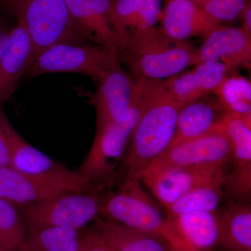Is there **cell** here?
Listing matches in <instances>:
<instances>
[{"instance_id": "cell-4", "label": "cell", "mask_w": 251, "mask_h": 251, "mask_svg": "<svg viewBox=\"0 0 251 251\" xmlns=\"http://www.w3.org/2000/svg\"><path fill=\"white\" fill-rule=\"evenodd\" d=\"M16 17L30 39L33 60L57 44H89L65 0H22Z\"/></svg>"}, {"instance_id": "cell-30", "label": "cell", "mask_w": 251, "mask_h": 251, "mask_svg": "<svg viewBox=\"0 0 251 251\" xmlns=\"http://www.w3.org/2000/svg\"><path fill=\"white\" fill-rule=\"evenodd\" d=\"M11 18L16 17L0 10V59L9 44L10 36L16 24L11 23Z\"/></svg>"}, {"instance_id": "cell-24", "label": "cell", "mask_w": 251, "mask_h": 251, "mask_svg": "<svg viewBox=\"0 0 251 251\" xmlns=\"http://www.w3.org/2000/svg\"><path fill=\"white\" fill-rule=\"evenodd\" d=\"M82 232L66 227H48L26 236L17 251H78Z\"/></svg>"}, {"instance_id": "cell-17", "label": "cell", "mask_w": 251, "mask_h": 251, "mask_svg": "<svg viewBox=\"0 0 251 251\" xmlns=\"http://www.w3.org/2000/svg\"><path fill=\"white\" fill-rule=\"evenodd\" d=\"M200 99L180 109L174 138L168 148L208 134L224 118L226 113L217 99Z\"/></svg>"}, {"instance_id": "cell-3", "label": "cell", "mask_w": 251, "mask_h": 251, "mask_svg": "<svg viewBox=\"0 0 251 251\" xmlns=\"http://www.w3.org/2000/svg\"><path fill=\"white\" fill-rule=\"evenodd\" d=\"M183 105L170 99L162 90L144 112L135 127L121 168L124 179H140L144 172L166 151L176 131Z\"/></svg>"}, {"instance_id": "cell-1", "label": "cell", "mask_w": 251, "mask_h": 251, "mask_svg": "<svg viewBox=\"0 0 251 251\" xmlns=\"http://www.w3.org/2000/svg\"><path fill=\"white\" fill-rule=\"evenodd\" d=\"M134 98L125 121L99 127L80 171L92 181L108 184L118 175L126 150L144 112L161 90L160 80L136 78Z\"/></svg>"}, {"instance_id": "cell-8", "label": "cell", "mask_w": 251, "mask_h": 251, "mask_svg": "<svg viewBox=\"0 0 251 251\" xmlns=\"http://www.w3.org/2000/svg\"><path fill=\"white\" fill-rule=\"evenodd\" d=\"M120 62L117 52L95 44H62L39 54L26 75L36 77L50 73L83 74L97 82Z\"/></svg>"}, {"instance_id": "cell-21", "label": "cell", "mask_w": 251, "mask_h": 251, "mask_svg": "<svg viewBox=\"0 0 251 251\" xmlns=\"http://www.w3.org/2000/svg\"><path fill=\"white\" fill-rule=\"evenodd\" d=\"M221 126L228 138L231 149L232 170L229 176L234 178L251 176V118L226 114Z\"/></svg>"}, {"instance_id": "cell-2", "label": "cell", "mask_w": 251, "mask_h": 251, "mask_svg": "<svg viewBox=\"0 0 251 251\" xmlns=\"http://www.w3.org/2000/svg\"><path fill=\"white\" fill-rule=\"evenodd\" d=\"M117 54L136 78H169L196 64V48L186 41L173 40L155 26L127 34Z\"/></svg>"}, {"instance_id": "cell-22", "label": "cell", "mask_w": 251, "mask_h": 251, "mask_svg": "<svg viewBox=\"0 0 251 251\" xmlns=\"http://www.w3.org/2000/svg\"><path fill=\"white\" fill-rule=\"evenodd\" d=\"M222 219L219 246L229 251H251V207L249 202H230Z\"/></svg>"}, {"instance_id": "cell-6", "label": "cell", "mask_w": 251, "mask_h": 251, "mask_svg": "<svg viewBox=\"0 0 251 251\" xmlns=\"http://www.w3.org/2000/svg\"><path fill=\"white\" fill-rule=\"evenodd\" d=\"M100 216L166 240L167 216L143 189L140 179L122 181L117 191L102 196Z\"/></svg>"}, {"instance_id": "cell-11", "label": "cell", "mask_w": 251, "mask_h": 251, "mask_svg": "<svg viewBox=\"0 0 251 251\" xmlns=\"http://www.w3.org/2000/svg\"><path fill=\"white\" fill-rule=\"evenodd\" d=\"M221 237L222 219L218 211L167 216L166 240L173 251H212Z\"/></svg>"}, {"instance_id": "cell-20", "label": "cell", "mask_w": 251, "mask_h": 251, "mask_svg": "<svg viewBox=\"0 0 251 251\" xmlns=\"http://www.w3.org/2000/svg\"><path fill=\"white\" fill-rule=\"evenodd\" d=\"M112 21L118 40L133 31L153 27L161 18V0H112ZM118 49V47H117Z\"/></svg>"}, {"instance_id": "cell-33", "label": "cell", "mask_w": 251, "mask_h": 251, "mask_svg": "<svg viewBox=\"0 0 251 251\" xmlns=\"http://www.w3.org/2000/svg\"><path fill=\"white\" fill-rule=\"evenodd\" d=\"M22 0H0V10L16 17Z\"/></svg>"}, {"instance_id": "cell-10", "label": "cell", "mask_w": 251, "mask_h": 251, "mask_svg": "<svg viewBox=\"0 0 251 251\" xmlns=\"http://www.w3.org/2000/svg\"><path fill=\"white\" fill-rule=\"evenodd\" d=\"M226 168H171L147 170L140 181L165 209L202 185L226 179Z\"/></svg>"}, {"instance_id": "cell-14", "label": "cell", "mask_w": 251, "mask_h": 251, "mask_svg": "<svg viewBox=\"0 0 251 251\" xmlns=\"http://www.w3.org/2000/svg\"><path fill=\"white\" fill-rule=\"evenodd\" d=\"M88 42L117 52L118 40L112 21V0H65Z\"/></svg>"}, {"instance_id": "cell-35", "label": "cell", "mask_w": 251, "mask_h": 251, "mask_svg": "<svg viewBox=\"0 0 251 251\" xmlns=\"http://www.w3.org/2000/svg\"><path fill=\"white\" fill-rule=\"evenodd\" d=\"M100 240H101V239H100ZM101 242H102V243H103L104 250H105V251H112L111 250H110V249H109V248L108 247H107L106 245H105V244H104V242H103V241L101 240Z\"/></svg>"}, {"instance_id": "cell-5", "label": "cell", "mask_w": 251, "mask_h": 251, "mask_svg": "<svg viewBox=\"0 0 251 251\" xmlns=\"http://www.w3.org/2000/svg\"><path fill=\"white\" fill-rule=\"evenodd\" d=\"M92 184L80 171L68 168L44 174L0 168V198L14 204L42 202L66 193L85 192Z\"/></svg>"}, {"instance_id": "cell-18", "label": "cell", "mask_w": 251, "mask_h": 251, "mask_svg": "<svg viewBox=\"0 0 251 251\" xmlns=\"http://www.w3.org/2000/svg\"><path fill=\"white\" fill-rule=\"evenodd\" d=\"M0 126L9 148L11 168L30 174H44L67 168L28 143L15 129L1 106Z\"/></svg>"}, {"instance_id": "cell-27", "label": "cell", "mask_w": 251, "mask_h": 251, "mask_svg": "<svg viewBox=\"0 0 251 251\" xmlns=\"http://www.w3.org/2000/svg\"><path fill=\"white\" fill-rule=\"evenodd\" d=\"M162 90L172 100L183 106L203 98L192 71L161 80Z\"/></svg>"}, {"instance_id": "cell-13", "label": "cell", "mask_w": 251, "mask_h": 251, "mask_svg": "<svg viewBox=\"0 0 251 251\" xmlns=\"http://www.w3.org/2000/svg\"><path fill=\"white\" fill-rule=\"evenodd\" d=\"M202 45L196 49V64L219 61L233 70L239 67H250L251 35L243 28L218 25L205 36Z\"/></svg>"}, {"instance_id": "cell-16", "label": "cell", "mask_w": 251, "mask_h": 251, "mask_svg": "<svg viewBox=\"0 0 251 251\" xmlns=\"http://www.w3.org/2000/svg\"><path fill=\"white\" fill-rule=\"evenodd\" d=\"M32 62L30 39L23 21L16 17L9 44L0 59V106L14 93Z\"/></svg>"}, {"instance_id": "cell-9", "label": "cell", "mask_w": 251, "mask_h": 251, "mask_svg": "<svg viewBox=\"0 0 251 251\" xmlns=\"http://www.w3.org/2000/svg\"><path fill=\"white\" fill-rule=\"evenodd\" d=\"M230 162V145L220 122L208 134L168 148L147 170L171 167L226 168Z\"/></svg>"}, {"instance_id": "cell-7", "label": "cell", "mask_w": 251, "mask_h": 251, "mask_svg": "<svg viewBox=\"0 0 251 251\" xmlns=\"http://www.w3.org/2000/svg\"><path fill=\"white\" fill-rule=\"evenodd\" d=\"M101 197L98 192H71L28 204L23 218L27 234L48 227L81 230L99 218Z\"/></svg>"}, {"instance_id": "cell-28", "label": "cell", "mask_w": 251, "mask_h": 251, "mask_svg": "<svg viewBox=\"0 0 251 251\" xmlns=\"http://www.w3.org/2000/svg\"><path fill=\"white\" fill-rule=\"evenodd\" d=\"M195 67L193 75L203 97L214 92L232 71L227 64L219 61H205Z\"/></svg>"}, {"instance_id": "cell-32", "label": "cell", "mask_w": 251, "mask_h": 251, "mask_svg": "<svg viewBox=\"0 0 251 251\" xmlns=\"http://www.w3.org/2000/svg\"><path fill=\"white\" fill-rule=\"evenodd\" d=\"M10 166H11V162H10L9 148L5 139L4 133L0 126V168L10 167Z\"/></svg>"}, {"instance_id": "cell-34", "label": "cell", "mask_w": 251, "mask_h": 251, "mask_svg": "<svg viewBox=\"0 0 251 251\" xmlns=\"http://www.w3.org/2000/svg\"><path fill=\"white\" fill-rule=\"evenodd\" d=\"M243 15V29L251 35V3L247 4L240 15Z\"/></svg>"}, {"instance_id": "cell-19", "label": "cell", "mask_w": 251, "mask_h": 251, "mask_svg": "<svg viewBox=\"0 0 251 251\" xmlns=\"http://www.w3.org/2000/svg\"><path fill=\"white\" fill-rule=\"evenodd\" d=\"M93 231L112 251H173L163 238L98 218Z\"/></svg>"}, {"instance_id": "cell-12", "label": "cell", "mask_w": 251, "mask_h": 251, "mask_svg": "<svg viewBox=\"0 0 251 251\" xmlns=\"http://www.w3.org/2000/svg\"><path fill=\"white\" fill-rule=\"evenodd\" d=\"M97 82V90L91 97L97 128L125 121L134 98L135 80L118 62Z\"/></svg>"}, {"instance_id": "cell-25", "label": "cell", "mask_w": 251, "mask_h": 251, "mask_svg": "<svg viewBox=\"0 0 251 251\" xmlns=\"http://www.w3.org/2000/svg\"><path fill=\"white\" fill-rule=\"evenodd\" d=\"M214 93L226 114L251 118L250 80L240 75L229 74Z\"/></svg>"}, {"instance_id": "cell-15", "label": "cell", "mask_w": 251, "mask_h": 251, "mask_svg": "<svg viewBox=\"0 0 251 251\" xmlns=\"http://www.w3.org/2000/svg\"><path fill=\"white\" fill-rule=\"evenodd\" d=\"M163 32L175 41L205 36L221 23L211 17L191 0H167L161 13Z\"/></svg>"}, {"instance_id": "cell-31", "label": "cell", "mask_w": 251, "mask_h": 251, "mask_svg": "<svg viewBox=\"0 0 251 251\" xmlns=\"http://www.w3.org/2000/svg\"><path fill=\"white\" fill-rule=\"evenodd\" d=\"M78 251H105L103 243L93 229L82 232Z\"/></svg>"}, {"instance_id": "cell-29", "label": "cell", "mask_w": 251, "mask_h": 251, "mask_svg": "<svg viewBox=\"0 0 251 251\" xmlns=\"http://www.w3.org/2000/svg\"><path fill=\"white\" fill-rule=\"evenodd\" d=\"M202 10L221 23L233 21L245 8L246 0H191Z\"/></svg>"}, {"instance_id": "cell-36", "label": "cell", "mask_w": 251, "mask_h": 251, "mask_svg": "<svg viewBox=\"0 0 251 251\" xmlns=\"http://www.w3.org/2000/svg\"><path fill=\"white\" fill-rule=\"evenodd\" d=\"M0 251H7L5 250V249H3L2 247H0Z\"/></svg>"}, {"instance_id": "cell-26", "label": "cell", "mask_w": 251, "mask_h": 251, "mask_svg": "<svg viewBox=\"0 0 251 251\" xmlns=\"http://www.w3.org/2000/svg\"><path fill=\"white\" fill-rule=\"evenodd\" d=\"M27 234L15 204L0 198V247L7 251H17Z\"/></svg>"}, {"instance_id": "cell-23", "label": "cell", "mask_w": 251, "mask_h": 251, "mask_svg": "<svg viewBox=\"0 0 251 251\" xmlns=\"http://www.w3.org/2000/svg\"><path fill=\"white\" fill-rule=\"evenodd\" d=\"M226 180L227 178L194 188L167 208L166 215L177 216L199 211H218V207L224 197Z\"/></svg>"}]
</instances>
